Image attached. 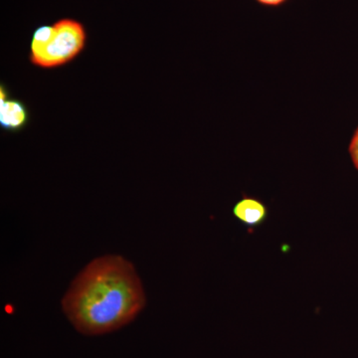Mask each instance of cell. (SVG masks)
I'll list each match as a JSON object with an SVG mask.
<instances>
[{"instance_id":"cell-1","label":"cell","mask_w":358,"mask_h":358,"mask_svg":"<svg viewBox=\"0 0 358 358\" xmlns=\"http://www.w3.org/2000/svg\"><path fill=\"white\" fill-rule=\"evenodd\" d=\"M145 294L133 264L121 256L99 257L77 275L62 301L73 327L86 336L117 331L133 322Z\"/></svg>"},{"instance_id":"cell-2","label":"cell","mask_w":358,"mask_h":358,"mask_svg":"<svg viewBox=\"0 0 358 358\" xmlns=\"http://www.w3.org/2000/svg\"><path fill=\"white\" fill-rule=\"evenodd\" d=\"M86 41L84 25L72 18H63L54 23L50 39L43 49L29 59L33 65L44 69L61 67L84 50Z\"/></svg>"},{"instance_id":"cell-3","label":"cell","mask_w":358,"mask_h":358,"mask_svg":"<svg viewBox=\"0 0 358 358\" xmlns=\"http://www.w3.org/2000/svg\"><path fill=\"white\" fill-rule=\"evenodd\" d=\"M29 114L24 103L7 98L6 87L0 88V126L7 131H20L27 126Z\"/></svg>"},{"instance_id":"cell-4","label":"cell","mask_w":358,"mask_h":358,"mask_svg":"<svg viewBox=\"0 0 358 358\" xmlns=\"http://www.w3.org/2000/svg\"><path fill=\"white\" fill-rule=\"evenodd\" d=\"M233 215L244 225L255 228L265 222L268 208L260 199L243 196L233 207Z\"/></svg>"},{"instance_id":"cell-5","label":"cell","mask_w":358,"mask_h":358,"mask_svg":"<svg viewBox=\"0 0 358 358\" xmlns=\"http://www.w3.org/2000/svg\"><path fill=\"white\" fill-rule=\"evenodd\" d=\"M350 157H352L353 166L358 171V127L353 134L352 141H350V147H348Z\"/></svg>"},{"instance_id":"cell-6","label":"cell","mask_w":358,"mask_h":358,"mask_svg":"<svg viewBox=\"0 0 358 358\" xmlns=\"http://www.w3.org/2000/svg\"><path fill=\"white\" fill-rule=\"evenodd\" d=\"M257 3L264 7H270V8H275V7H281L286 4L289 0H255Z\"/></svg>"}]
</instances>
